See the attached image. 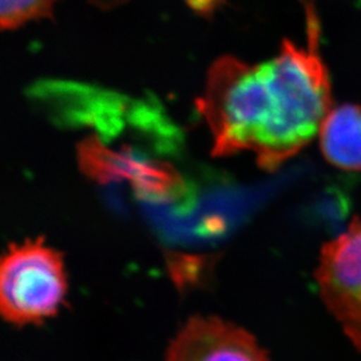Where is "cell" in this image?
<instances>
[{
	"label": "cell",
	"mask_w": 361,
	"mask_h": 361,
	"mask_svg": "<svg viewBox=\"0 0 361 361\" xmlns=\"http://www.w3.org/2000/svg\"><path fill=\"white\" fill-rule=\"evenodd\" d=\"M305 11L307 47L285 40L280 54L262 65L225 56L210 67L198 106L213 135V154L252 152L259 168L273 171L322 128L331 107V83L310 1Z\"/></svg>",
	"instance_id": "obj_1"
},
{
	"label": "cell",
	"mask_w": 361,
	"mask_h": 361,
	"mask_svg": "<svg viewBox=\"0 0 361 361\" xmlns=\"http://www.w3.org/2000/svg\"><path fill=\"white\" fill-rule=\"evenodd\" d=\"M54 4L55 0H0V31L47 18Z\"/></svg>",
	"instance_id": "obj_6"
},
{
	"label": "cell",
	"mask_w": 361,
	"mask_h": 361,
	"mask_svg": "<svg viewBox=\"0 0 361 361\" xmlns=\"http://www.w3.org/2000/svg\"><path fill=\"white\" fill-rule=\"evenodd\" d=\"M314 280L326 310L361 350V219L324 244Z\"/></svg>",
	"instance_id": "obj_3"
},
{
	"label": "cell",
	"mask_w": 361,
	"mask_h": 361,
	"mask_svg": "<svg viewBox=\"0 0 361 361\" xmlns=\"http://www.w3.org/2000/svg\"><path fill=\"white\" fill-rule=\"evenodd\" d=\"M65 262L43 240H26L0 255V316L15 325L56 314L67 295Z\"/></svg>",
	"instance_id": "obj_2"
},
{
	"label": "cell",
	"mask_w": 361,
	"mask_h": 361,
	"mask_svg": "<svg viewBox=\"0 0 361 361\" xmlns=\"http://www.w3.org/2000/svg\"><path fill=\"white\" fill-rule=\"evenodd\" d=\"M320 131L324 157L332 165L361 170V106L337 107L325 116Z\"/></svg>",
	"instance_id": "obj_5"
},
{
	"label": "cell",
	"mask_w": 361,
	"mask_h": 361,
	"mask_svg": "<svg viewBox=\"0 0 361 361\" xmlns=\"http://www.w3.org/2000/svg\"><path fill=\"white\" fill-rule=\"evenodd\" d=\"M165 361H271L257 338L217 316H193L173 338Z\"/></svg>",
	"instance_id": "obj_4"
}]
</instances>
